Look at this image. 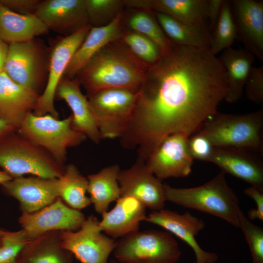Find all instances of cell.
Instances as JSON below:
<instances>
[{"instance_id": "31", "label": "cell", "mask_w": 263, "mask_h": 263, "mask_svg": "<svg viewBox=\"0 0 263 263\" xmlns=\"http://www.w3.org/2000/svg\"><path fill=\"white\" fill-rule=\"evenodd\" d=\"M88 181L73 164L65 167L63 174L57 179L59 197L70 207L80 210L91 202L86 195Z\"/></svg>"}, {"instance_id": "32", "label": "cell", "mask_w": 263, "mask_h": 263, "mask_svg": "<svg viewBox=\"0 0 263 263\" xmlns=\"http://www.w3.org/2000/svg\"><path fill=\"white\" fill-rule=\"evenodd\" d=\"M236 39L230 0H224L217 22L211 33L209 51L214 55L231 47Z\"/></svg>"}, {"instance_id": "39", "label": "cell", "mask_w": 263, "mask_h": 263, "mask_svg": "<svg viewBox=\"0 0 263 263\" xmlns=\"http://www.w3.org/2000/svg\"><path fill=\"white\" fill-rule=\"evenodd\" d=\"M245 195L252 198L256 203V208L248 211L247 216L249 220L258 219L263 221V191L257 188L251 186L244 189Z\"/></svg>"}, {"instance_id": "23", "label": "cell", "mask_w": 263, "mask_h": 263, "mask_svg": "<svg viewBox=\"0 0 263 263\" xmlns=\"http://www.w3.org/2000/svg\"><path fill=\"white\" fill-rule=\"evenodd\" d=\"M123 12L106 25L91 27L73 55L63 78H75L78 73L102 48L109 42L120 38L124 30L122 23Z\"/></svg>"}, {"instance_id": "38", "label": "cell", "mask_w": 263, "mask_h": 263, "mask_svg": "<svg viewBox=\"0 0 263 263\" xmlns=\"http://www.w3.org/2000/svg\"><path fill=\"white\" fill-rule=\"evenodd\" d=\"M188 145L193 160L207 162L214 149L208 140L198 133H195L188 137Z\"/></svg>"}, {"instance_id": "27", "label": "cell", "mask_w": 263, "mask_h": 263, "mask_svg": "<svg viewBox=\"0 0 263 263\" xmlns=\"http://www.w3.org/2000/svg\"><path fill=\"white\" fill-rule=\"evenodd\" d=\"M153 12L164 33L173 44L209 50L211 32L207 26L188 25L167 14Z\"/></svg>"}, {"instance_id": "17", "label": "cell", "mask_w": 263, "mask_h": 263, "mask_svg": "<svg viewBox=\"0 0 263 263\" xmlns=\"http://www.w3.org/2000/svg\"><path fill=\"white\" fill-rule=\"evenodd\" d=\"M35 14L49 30L64 37L90 25L85 0H41Z\"/></svg>"}, {"instance_id": "6", "label": "cell", "mask_w": 263, "mask_h": 263, "mask_svg": "<svg viewBox=\"0 0 263 263\" xmlns=\"http://www.w3.org/2000/svg\"><path fill=\"white\" fill-rule=\"evenodd\" d=\"M72 120V114L59 120L50 114L37 115L31 112L17 132L63 164L66 159L67 149L80 144L87 137L73 128Z\"/></svg>"}, {"instance_id": "45", "label": "cell", "mask_w": 263, "mask_h": 263, "mask_svg": "<svg viewBox=\"0 0 263 263\" xmlns=\"http://www.w3.org/2000/svg\"><path fill=\"white\" fill-rule=\"evenodd\" d=\"M109 263H122L118 262L115 259H112L109 261Z\"/></svg>"}, {"instance_id": "29", "label": "cell", "mask_w": 263, "mask_h": 263, "mask_svg": "<svg viewBox=\"0 0 263 263\" xmlns=\"http://www.w3.org/2000/svg\"><path fill=\"white\" fill-rule=\"evenodd\" d=\"M208 0H149L150 10L193 26H207ZM209 28V27H208Z\"/></svg>"}, {"instance_id": "43", "label": "cell", "mask_w": 263, "mask_h": 263, "mask_svg": "<svg viewBox=\"0 0 263 263\" xmlns=\"http://www.w3.org/2000/svg\"><path fill=\"white\" fill-rule=\"evenodd\" d=\"M17 131L16 129L7 122L0 118V141L10 133Z\"/></svg>"}, {"instance_id": "28", "label": "cell", "mask_w": 263, "mask_h": 263, "mask_svg": "<svg viewBox=\"0 0 263 263\" xmlns=\"http://www.w3.org/2000/svg\"><path fill=\"white\" fill-rule=\"evenodd\" d=\"M120 171L119 166L114 164L87 176V192L95 211L100 214L107 211L110 204L120 197L118 182Z\"/></svg>"}, {"instance_id": "14", "label": "cell", "mask_w": 263, "mask_h": 263, "mask_svg": "<svg viewBox=\"0 0 263 263\" xmlns=\"http://www.w3.org/2000/svg\"><path fill=\"white\" fill-rule=\"evenodd\" d=\"M118 182L120 196L133 197L152 211L164 209L166 201L164 184L144 160L138 158L130 168L120 170Z\"/></svg>"}, {"instance_id": "9", "label": "cell", "mask_w": 263, "mask_h": 263, "mask_svg": "<svg viewBox=\"0 0 263 263\" xmlns=\"http://www.w3.org/2000/svg\"><path fill=\"white\" fill-rule=\"evenodd\" d=\"M35 38L9 44L4 72L15 82L38 93L46 85L48 57Z\"/></svg>"}, {"instance_id": "36", "label": "cell", "mask_w": 263, "mask_h": 263, "mask_svg": "<svg viewBox=\"0 0 263 263\" xmlns=\"http://www.w3.org/2000/svg\"><path fill=\"white\" fill-rule=\"evenodd\" d=\"M249 247L252 263H263V229L250 221L242 211L240 227Z\"/></svg>"}, {"instance_id": "46", "label": "cell", "mask_w": 263, "mask_h": 263, "mask_svg": "<svg viewBox=\"0 0 263 263\" xmlns=\"http://www.w3.org/2000/svg\"><path fill=\"white\" fill-rule=\"evenodd\" d=\"M4 231H5L4 230H3L0 229V241H1V236L4 233ZM0 243L1 242H0Z\"/></svg>"}, {"instance_id": "25", "label": "cell", "mask_w": 263, "mask_h": 263, "mask_svg": "<svg viewBox=\"0 0 263 263\" xmlns=\"http://www.w3.org/2000/svg\"><path fill=\"white\" fill-rule=\"evenodd\" d=\"M60 231H52L30 240L16 263H74L73 255L62 245Z\"/></svg>"}, {"instance_id": "7", "label": "cell", "mask_w": 263, "mask_h": 263, "mask_svg": "<svg viewBox=\"0 0 263 263\" xmlns=\"http://www.w3.org/2000/svg\"><path fill=\"white\" fill-rule=\"evenodd\" d=\"M113 253L122 263H176L181 255L172 234L154 229L138 230L119 238Z\"/></svg>"}, {"instance_id": "1", "label": "cell", "mask_w": 263, "mask_h": 263, "mask_svg": "<svg viewBox=\"0 0 263 263\" xmlns=\"http://www.w3.org/2000/svg\"><path fill=\"white\" fill-rule=\"evenodd\" d=\"M228 91L219 57L209 50L175 45L150 65L137 92L122 146L146 161L168 136L189 137L217 112Z\"/></svg>"}, {"instance_id": "13", "label": "cell", "mask_w": 263, "mask_h": 263, "mask_svg": "<svg viewBox=\"0 0 263 263\" xmlns=\"http://www.w3.org/2000/svg\"><path fill=\"white\" fill-rule=\"evenodd\" d=\"M86 218L79 210L66 205L60 198L34 212H22L19 222L27 237L32 240L52 231L78 229Z\"/></svg>"}, {"instance_id": "44", "label": "cell", "mask_w": 263, "mask_h": 263, "mask_svg": "<svg viewBox=\"0 0 263 263\" xmlns=\"http://www.w3.org/2000/svg\"><path fill=\"white\" fill-rule=\"evenodd\" d=\"M13 179L6 172L0 169V184H2Z\"/></svg>"}, {"instance_id": "8", "label": "cell", "mask_w": 263, "mask_h": 263, "mask_svg": "<svg viewBox=\"0 0 263 263\" xmlns=\"http://www.w3.org/2000/svg\"><path fill=\"white\" fill-rule=\"evenodd\" d=\"M136 98L137 93L123 88L105 89L88 97L102 139L121 137Z\"/></svg>"}, {"instance_id": "21", "label": "cell", "mask_w": 263, "mask_h": 263, "mask_svg": "<svg viewBox=\"0 0 263 263\" xmlns=\"http://www.w3.org/2000/svg\"><path fill=\"white\" fill-rule=\"evenodd\" d=\"M40 94L17 84L3 71L0 74V118L17 131L25 116L34 111Z\"/></svg>"}, {"instance_id": "22", "label": "cell", "mask_w": 263, "mask_h": 263, "mask_svg": "<svg viewBox=\"0 0 263 263\" xmlns=\"http://www.w3.org/2000/svg\"><path fill=\"white\" fill-rule=\"evenodd\" d=\"M114 207L102 215L99 225L102 231L113 239L121 238L139 230L140 224L146 218V207L130 196H120Z\"/></svg>"}, {"instance_id": "3", "label": "cell", "mask_w": 263, "mask_h": 263, "mask_svg": "<svg viewBox=\"0 0 263 263\" xmlns=\"http://www.w3.org/2000/svg\"><path fill=\"white\" fill-rule=\"evenodd\" d=\"M166 201L212 215L240 227L242 211L238 198L220 171L205 184L193 188H176L164 184Z\"/></svg>"}, {"instance_id": "30", "label": "cell", "mask_w": 263, "mask_h": 263, "mask_svg": "<svg viewBox=\"0 0 263 263\" xmlns=\"http://www.w3.org/2000/svg\"><path fill=\"white\" fill-rule=\"evenodd\" d=\"M123 12V29L142 34L153 41L160 48L162 56L169 53L175 45L166 36L152 10L131 9Z\"/></svg>"}, {"instance_id": "11", "label": "cell", "mask_w": 263, "mask_h": 263, "mask_svg": "<svg viewBox=\"0 0 263 263\" xmlns=\"http://www.w3.org/2000/svg\"><path fill=\"white\" fill-rule=\"evenodd\" d=\"M99 221L90 215L76 231H60L62 246L81 263H108L114 239L101 233Z\"/></svg>"}, {"instance_id": "2", "label": "cell", "mask_w": 263, "mask_h": 263, "mask_svg": "<svg viewBox=\"0 0 263 263\" xmlns=\"http://www.w3.org/2000/svg\"><path fill=\"white\" fill-rule=\"evenodd\" d=\"M149 67L118 39L102 48L75 78L85 90L87 97L110 88H123L137 93Z\"/></svg>"}, {"instance_id": "41", "label": "cell", "mask_w": 263, "mask_h": 263, "mask_svg": "<svg viewBox=\"0 0 263 263\" xmlns=\"http://www.w3.org/2000/svg\"><path fill=\"white\" fill-rule=\"evenodd\" d=\"M224 0H208L207 24L210 32L218 19Z\"/></svg>"}, {"instance_id": "20", "label": "cell", "mask_w": 263, "mask_h": 263, "mask_svg": "<svg viewBox=\"0 0 263 263\" xmlns=\"http://www.w3.org/2000/svg\"><path fill=\"white\" fill-rule=\"evenodd\" d=\"M76 79L63 78L59 83L55 97L64 100L72 111L73 128L85 135L95 143L102 139L96 120L87 96L81 92Z\"/></svg>"}, {"instance_id": "16", "label": "cell", "mask_w": 263, "mask_h": 263, "mask_svg": "<svg viewBox=\"0 0 263 263\" xmlns=\"http://www.w3.org/2000/svg\"><path fill=\"white\" fill-rule=\"evenodd\" d=\"M236 39L245 49L260 61L263 60V1L230 0Z\"/></svg>"}, {"instance_id": "10", "label": "cell", "mask_w": 263, "mask_h": 263, "mask_svg": "<svg viewBox=\"0 0 263 263\" xmlns=\"http://www.w3.org/2000/svg\"><path fill=\"white\" fill-rule=\"evenodd\" d=\"M91 27L90 25H86L69 36L62 37L53 45L48 56L46 83L33 111L36 115L50 114L58 118V114L54 106L57 86L73 55Z\"/></svg>"}, {"instance_id": "4", "label": "cell", "mask_w": 263, "mask_h": 263, "mask_svg": "<svg viewBox=\"0 0 263 263\" xmlns=\"http://www.w3.org/2000/svg\"><path fill=\"white\" fill-rule=\"evenodd\" d=\"M196 133L206 137L214 148L244 150L263 155V109L244 114L218 111Z\"/></svg>"}, {"instance_id": "34", "label": "cell", "mask_w": 263, "mask_h": 263, "mask_svg": "<svg viewBox=\"0 0 263 263\" xmlns=\"http://www.w3.org/2000/svg\"><path fill=\"white\" fill-rule=\"evenodd\" d=\"M90 25L97 27L111 22L125 7L124 0H85Z\"/></svg>"}, {"instance_id": "15", "label": "cell", "mask_w": 263, "mask_h": 263, "mask_svg": "<svg viewBox=\"0 0 263 263\" xmlns=\"http://www.w3.org/2000/svg\"><path fill=\"white\" fill-rule=\"evenodd\" d=\"M145 221L162 227L188 244L194 252L195 263H215L217 261V254L204 250L196 240V236L205 227L204 221L189 212L180 214L162 209L152 211Z\"/></svg>"}, {"instance_id": "19", "label": "cell", "mask_w": 263, "mask_h": 263, "mask_svg": "<svg viewBox=\"0 0 263 263\" xmlns=\"http://www.w3.org/2000/svg\"><path fill=\"white\" fill-rule=\"evenodd\" d=\"M254 152L238 149L214 148L207 162L263 191V162Z\"/></svg>"}, {"instance_id": "40", "label": "cell", "mask_w": 263, "mask_h": 263, "mask_svg": "<svg viewBox=\"0 0 263 263\" xmlns=\"http://www.w3.org/2000/svg\"><path fill=\"white\" fill-rule=\"evenodd\" d=\"M40 0H0L10 10L23 15L35 14Z\"/></svg>"}, {"instance_id": "33", "label": "cell", "mask_w": 263, "mask_h": 263, "mask_svg": "<svg viewBox=\"0 0 263 263\" xmlns=\"http://www.w3.org/2000/svg\"><path fill=\"white\" fill-rule=\"evenodd\" d=\"M119 39L137 57L150 66L162 56L159 47L150 39L139 33L124 29Z\"/></svg>"}, {"instance_id": "12", "label": "cell", "mask_w": 263, "mask_h": 263, "mask_svg": "<svg viewBox=\"0 0 263 263\" xmlns=\"http://www.w3.org/2000/svg\"><path fill=\"white\" fill-rule=\"evenodd\" d=\"M188 136L176 133L165 138L145 161L159 179L185 177L191 172L193 159L189 151Z\"/></svg>"}, {"instance_id": "35", "label": "cell", "mask_w": 263, "mask_h": 263, "mask_svg": "<svg viewBox=\"0 0 263 263\" xmlns=\"http://www.w3.org/2000/svg\"><path fill=\"white\" fill-rule=\"evenodd\" d=\"M30 241L22 229L5 231L1 238L0 263H16L19 253Z\"/></svg>"}, {"instance_id": "5", "label": "cell", "mask_w": 263, "mask_h": 263, "mask_svg": "<svg viewBox=\"0 0 263 263\" xmlns=\"http://www.w3.org/2000/svg\"><path fill=\"white\" fill-rule=\"evenodd\" d=\"M0 168L13 178L31 174L57 179L65 167L44 149L31 142L17 131L0 141Z\"/></svg>"}, {"instance_id": "24", "label": "cell", "mask_w": 263, "mask_h": 263, "mask_svg": "<svg viewBox=\"0 0 263 263\" xmlns=\"http://www.w3.org/2000/svg\"><path fill=\"white\" fill-rule=\"evenodd\" d=\"M48 31L35 14H19L0 3V38L7 43L27 42Z\"/></svg>"}, {"instance_id": "26", "label": "cell", "mask_w": 263, "mask_h": 263, "mask_svg": "<svg viewBox=\"0 0 263 263\" xmlns=\"http://www.w3.org/2000/svg\"><path fill=\"white\" fill-rule=\"evenodd\" d=\"M219 58L227 80L228 91L225 100L229 103H234L241 97L255 56L245 49L231 47L224 50Z\"/></svg>"}, {"instance_id": "42", "label": "cell", "mask_w": 263, "mask_h": 263, "mask_svg": "<svg viewBox=\"0 0 263 263\" xmlns=\"http://www.w3.org/2000/svg\"><path fill=\"white\" fill-rule=\"evenodd\" d=\"M9 44L0 38V74L4 71L7 56Z\"/></svg>"}, {"instance_id": "18", "label": "cell", "mask_w": 263, "mask_h": 263, "mask_svg": "<svg viewBox=\"0 0 263 263\" xmlns=\"http://www.w3.org/2000/svg\"><path fill=\"white\" fill-rule=\"evenodd\" d=\"M1 186L7 194L19 201L24 213L37 211L59 198L57 179L22 176L13 178Z\"/></svg>"}, {"instance_id": "37", "label": "cell", "mask_w": 263, "mask_h": 263, "mask_svg": "<svg viewBox=\"0 0 263 263\" xmlns=\"http://www.w3.org/2000/svg\"><path fill=\"white\" fill-rule=\"evenodd\" d=\"M244 89L247 98L256 104L263 102V66H252Z\"/></svg>"}]
</instances>
